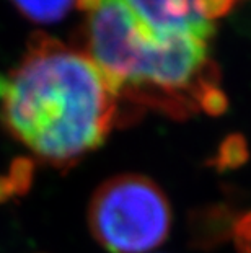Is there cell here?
Listing matches in <instances>:
<instances>
[{
	"label": "cell",
	"mask_w": 251,
	"mask_h": 253,
	"mask_svg": "<svg viewBox=\"0 0 251 253\" xmlns=\"http://www.w3.org/2000/svg\"><path fill=\"white\" fill-rule=\"evenodd\" d=\"M75 5L87 13L85 52L119 101L175 120L201 113L215 116L227 110L209 41L153 38L121 0H77Z\"/></svg>",
	"instance_id": "obj_2"
},
{
	"label": "cell",
	"mask_w": 251,
	"mask_h": 253,
	"mask_svg": "<svg viewBox=\"0 0 251 253\" xmlns=\"http://www.w3.org/2000/svg\"><path fill=\"white\" fill-rule=\"evenodd\" d=\"M172 206L157 183L122 173L98 186L88 206V227L109 253H143L158 247L172 229Z\"/></svg>",
	"instance_id": "obj_3"
},
{
	"label": "cell",
	"mask_w": 251,
	"mask_h": 253,
	"mask_svg": "<svg viewBox=\"0 0 251 253\" xmlns=\"http://www.w3.org/2000/svg\"><path fill=\"white\" fill-rule=\"evenodd\" d=\"M232 237L238 253H251V211L235 220Z\"/></svg>",
	"instance_id": "obj_6"
},
{
	"label": "cell",
	"mask_w": 251,
	"mask_h": 253,
	"mask_svg": "<svg viewBox=\"0 0 251 253\" xmlns=\"http://www.w3.org/2000/svg\"><path fill=\"white\" fill-rule=\"evenodd\" d=\"M26 18L35 23H54L69 13L77 0H12Z\"/></svg>",
	"instance_id": "obj_5"
},
{
	"label": "cell",
	"mask_w": 251,
	"mask_h": 253,
	"mask_svg": "<svg viewBox=\"0 0 251 253\" xmlns=\"http://www.w3.org/2000/svg\"><path fill=\"white\" fill-rule=\"evenodd\" d=\"M121 101L85 49L31 38L18 66L0 74V123L36 162L69 169L121 121Z\"/></svg>",
	"instance_id": "obj_1"
},
{
	"label": "cell",
	"mask_w": 251,
	"mask_h": 253,
	"mask_svg": "<svg viewBox=\"0 0 251 253\" xmlns=\"http://www.w3.org/2000/svg\"><path fill=\"white\" fill-rule=\"evenodd\" d=\"M143 31L158 40L194 36L209 41L215 21L206 12L204 0H121Z\"/></svg>",
	"instance_id": "obj_4"
}]
</instances>
